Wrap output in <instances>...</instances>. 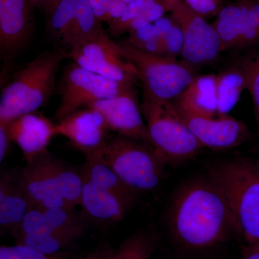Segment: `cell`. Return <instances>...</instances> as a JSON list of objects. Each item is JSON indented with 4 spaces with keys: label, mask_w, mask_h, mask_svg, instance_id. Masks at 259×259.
<instances>
[{
    "label": "cell",
    "mask_w": 259,
    "mask_h": 259,
    "mask_svg": "<svg viewBox=\"0 0 259 259\" xmlns=\"http://www.w3.org/2000/svg\"><path fill=\"white\" fill-rule=\"evenodd\" d=\"M167 222L174 242L191 253L213 249L237 236L226 199L209 177L181 187L172 200Z\"/></svg>",
    "instance_id": "obj_1"
},
{
    "label": "cell",
    "mask_w": 259,
    "mask_h": 259,
    "mask_svg": "<svg viewBox=\"0 0 259 259\" xmlns=\"http://www.w3.org/2000/svg\"><path fill=\"white\" fill-rule=\"evenodd\" d=\"M55 129L56 135L64 136L85 156L96 152L110 139L105 117L92 107H83L57 121Z\"/></svg>",
    "instance_id": "obj_13"
},
{
    "label": "cell",
    "mask_w": 259,
    "mask_h": 259,
    "mask_svg": "<svg viewBox=\"0 0 259 259\" xmlns=\"http://www.w3.org/2000/svg\"><path fill=\"white\" fill-rule=\"evenodd\" d=\"M11 142L8 124L0 123V161L5 159Z\"/></svg>",
    "instance_id": "obj_33"
},
{
    "label": "cell",
    "mask_w": 259,
    "mask_h": 259,
    "mask_svg": "<svg viewBox=\"0 0 259 259\" xmlns=\"http://www.w3.org/2000/svg\"><path fill=\"white\" fill-rule=\"evenodd\" d=\"M165 2V3H168V2L172 1V0H163Z\"/></svg>",
    "instance_id": "obj_38"
},
{
    "label": "cell",
    "mask_w": 259,
    "mask_h": 259,
    "mask_svg": "<svg viewBox=\"0 0 259 259\" xmlns=\"http://www.w3.org/2000/svg\"><path fill=\"white\" fill-rule=\"evenodd\" d=\"M161 39L166 56L175 58L182 54L184 47L183 34L175 19L171 26L163 33Z\"/></svg>",
    "instance_id": "obj_30"
},
{
    "label": "cell",
    "mask_w": 259,
    "mask_h": 259,
    "mask_svg": "<svg viewBox=\"0 0 259 259\" xmlns=\"http://www.w3.org/2000/svg\"><path fill=\"white\" fill-rule=\"evenodd\" d=\"M141 109L151 145L166 164L189 161L203 149L172 102L144 97Z\"/></svg>",
    "instance_id": "obj_5"
},
{
    "label": "cell",
    "mask_w": 259,
    "mask_h": 259,
    "mask_svg": "<svg viewBox=\"0 0 259 259\" xmlns=\"http://www.w3.org/2000/svg\"><path fill=\"white\" fill-rule=\"evenodd\" d=\"M246 62L248 70L247 90L253 100L257 135L259 137V54L255 57L247 59Z\"/></svg>",
    "instance_id": "obj_28"
},
{
    "label": "cell",
    "mask_w": 259,
    "mask_h": 259,
    "mask_svg": "<svg viewBox=\"0 0 259 259\" xmlns=\"http://www.w3.org/2000/svg\"><path fill=\"white\" fill-rule=\"evenodd\" d=\"M82 235L77 233H59L51 231L24 235L17 238L19 243H23L47 255H56L66 252Z\"/></svg>",
    "instance_id": "obj_25"
},
{
    "label": "cell",
    "mask_w": 259,
    "mask_h": 259,
    "mask_svg": "<svg viewBox=\"0 0 259 259\" xmlns=\"http://www.w3.org/2000/svg\"><path fill=\"white\" fill-rule=\"evenodd\" d=\"M60 0H30L32 6L44 10L49 16Z\"/></svg>",
    "instance_id": "obj_34"
},
{
    "label": "cell",
    "mask_w": 259,
    "mask_h": 259,
    "mask_svg": "<svg viewBox=\"0 0 259 259\" xmlns=\"http://www.w3.org/2000/svg\"><path fill=\"white\" fill-rule=\"evenodd\" d=\"M168 11L163 0H147L143 9L130 25L128 32L142 28L164 16Z\"/></svg>",
    "instance_id": "obj_27"
},
{
    "label": "cell",
    "mask_w": 259,
    "mask_h": 259,
    "mask_svg": "<svg viewBox=\"0 0 259 259\" xmlns=\"http://www.w3.org/2000/svg\"><path fill=\"white\" fill-rule=\"evenodd\" d=\"M47 151L27 162L19 173L20 183L35 206L42 208L71 207L61 195L47 162Z\"/></svg>",
    "instance_id": "obj_15"
},
{
    "label": "cell",
    "mask_w": 259,
    "mask_h": 259,
    "mask_svg": "<svg viewBox=\"0 0 259 259\" xmlns=\"http://www.w3.org/2000/svg\"><path fill=\"white\" fill-rule=\"evenodd\" d=\"M33 8L30 0H0V53L7 66L30 41Z\"/></svg>",
    "instance_id": "obj_11"
},
{
    "label": "cell",
    "mask_w": 259,
    "mask_h": 259,
    "mask_svg": "<svg viewBox=\"0 0 259 259\" xmlns=\"http://www.w3.org/2000/svg\"><path fill=\"white\" fill-rule=\"evenodd\" d=\"M172 103L180 115L217 117V75H197Z\"/></svg>",
    "instance_id": "obj_17"
},
{
    "label": "cell",
    "mask_w": 259,
    "mask_h": 259,
    "mask_svg": "<svg viewBox=\"0 0 259 259\" xmlns=\"http://www.w3.org/2000/svg\"><path fill=\"white\" fill-rule=\"evenodd\" d=\"M88 0H76L74 15L61 42L69 49L105 32Z\"/></svg>",
    "instance_id": "obj_21"
},
{
    "label": "cell",
    "mask_w": 259,
    "mask_h": 259,
    "mask_svg": "<svg viewBox=\"0 0 259 259\" xmlns=\"http://www.w3.org/2000/svg\"><path fill=\"white\" fill-rule=\"evenodd\" d=\"M100 255H101V250L91 253V254L89 255L85 259H100Z\"/></svg>",
    "instance_id": "obj_36"
},
{
    "label": "cell",
    "mask_w": 259,
    "mask_h": 259,
    "mask_svg": "<svg viewBox=\"0 0 259 259\" xmlns=\"http://www.w3.org/2000/svg\"><path fill=\"white\" fill-rule=\"evenodd\" d=\"M241 259H259V242L245 245Z\"/></svg>",
    "instance_id": "obj_35"
},
{
    "label": "cell",
    "mask_w": 259,
    "mask_h": 259,
    "mask_svg": "<svg viewBox=\"0 0 259 259\" xmlns=\"http://www.w3.org/2000/svg\"><path fill=\"white\" fill-rule=\"evenodd\" d=\"M88 107L98 110L105 117L110 131L118 136L152 146L135 90L112 98L99 100Z\"/></svg>",
    "instance_id": "obj_12"
},
{
    "label": "cell",
    "mask_w": 259,
    "mask_h": 259,
    "mask_svg": "<svg viewBox=\"0 0 259 259\" xmlns=\"http://www.w3.org/2000/svg\"><path fill=\"white\" fill-rule=\"evenodd\" d=\"M257 150H258V153H259V143H258V148H257Z\"/></svg>",
    "instance_id": "obj_39"
},
{
    "label": "cell",
    "mask_w": 259,
    "mask_h": 259,
    "mask_svg": "<svg viewBox=\"0 0 259 259\" xmlns=\"http://www.w3.org/2000/svg\"><path fill=\"white\" fill-rule=\"evenodd\" d=\"M68 57L64 49L44 51L15 73L2 91L0 123H10L44 107L55 90L61 62Z\"/></svg>",
    "instance_id": "obj_2"
},
{
    "label": "cell",
    "mask_w": 259,
    "mask_h": 259,
    "mask_svg": "<svg viewBox=\"0 0 259 259\" xmlns=\"http://www.w3.org/2000/svg\"><path fill=\"white\" fill-rule=\"evenodd\" d=\"M134 90V86L119 82L91 72L72 63L66 66L58 87L60 102L55 112L59 121L94 102L118 96Z\"/></svg>",
    "instance_id": "obj_7"
},
{
    "label": "cell",
    "mask_w": 259,
    "mask_h": 259,
    "mask_svg": "<svg viewBox=\"0 0 259 259\" xmlns=\"http://www.w3.org/2000/svg\"><path fill=\"white\" fill-rule=\"evenodd\" d=\"M66 252L56 255H47L23 243L1 245L0 259H66Z\"/></svg>",
    "instance_id": "obj_26"
},
{
    "label": "cell",
    "mask_w": 259,
    "mask_h": 259,
    "mask_svg": "<svg viewBox=\"0 0 259 259\" xmlns=\"http://www.w3.org/2000/svg\"><path fill=\"white\" fill-rule=\"evenodd\" d=\"M181 116L204 148L216 151L229 150L250 138L248 127L229 115L214 117Z\"/></svg>",
    "instance_id": "obj_14"
},
{
    "label": "cell",
    "mask_w": 259,
    "mask_h": 259,
    "mask_svg": "<svg viewBox=\"0 0 259 259\" xmlns=\"http://www.w3.org/2000/svg\"><path fill=\"white\" fill-rule=\"evenodd\" d=\"M94 13L101 23H109V9L111 0H88Z\"/></svg>",
    "instance_id": "obj_32"
},
{
    "label": "cell",
    "mask_w": 259,
    "mask_h": 259,
    "mask_svg": "<svg viewBox=\"0 0 259 259\" xmlns=\"http://www.w3.org/2000/svg\"><path fill=\"white\" fill-rule=\"evenodd\" d=\"M223 51L259 42V3L238 2L221 8L214 25Z\"/></svg>",
    "instance_id": "obj_10"
},
{
    "label": "cell",
    "mask_w": 259,
    "mask_h": 259,
    "mask_svg": "<svg viewBox=\"0 0 259 259\" xmlns=\"http://www.w3.org/2000/svg\"><path fill=\"white\" fill-rule=\"evenodd\" d=\"M47 162L61 195L71 207L79 205L83 186L81 171L65 164L49 151Z\"/></svg>",
    "instance_id": "obj_22"
},
{
    "label": "cell",
    "mask_w": 259,
    "mask_h": 259,
    "mask_svg": "<svg viewBox=\"0 0 259 259\" xmlns=\"http://www.w3.org/2000/svg\"><path fill=\"white\" fill-rule=\"evenodd\" d=\"M208 177L224 195L245 245L259 242V168L244 158L215 163Z\"/></svg>",
    "instance_id": "obj_3"
},
{
    "label": "cell",
    "mask_w": 259,
    "mask_h": 259,
    "mask_svg": "<svg viewBox=\"0 0 259 259\" xmlns=\"http://www.w3.org/2000/svg\"><path fill=\"white\" fill-rule=\"evenodd\" d=\"M69 57L83 69L119 82L134 86L139 72L122 54L106 32L88 39L69 49Z\"/></svg>",
    "instance_id": "obj_8"
},
{
    "label": "cell",
    "mask_w": 259,
    "mask_h": 259,
    "mask_svg": "<svg viewBox=\"0 0 259 259\" xmlns=\"http://www.w3.org/2000/svg\"><path fill=\"white\" fill-rule=\"evenodd\" d=\"M135 199L103 190L83 180L79 205L90 217L102 222H118L128 212Z\"/></svg>",
    "instance_id": "obj_18"
},
{
    "label": "cell",
    "mask_w": 259,
    "mask_h": 259,
    "mask_svg": "<svg viewBox=\"0 0 259 259\" xmlns=\"http://www.w3.org/2000/svg\"><path fill=\"white\" fill-rule=\"evenodd\" d=\"M88 156L110 166L136 193L156 190L163 178L166 163L154 148L124 136L109 139L98 151Z\"/></svg>",
    "instance_id": "obj_4"
},
{
    "label": "cell",
    "mask_w": 259,
    "mask_h": 259,
    "mask_svg": "<svg viewBox=\"0 0 259 259\" xmlns=\"http://www.w3.org/2000/svg\"><path fill=\"white\" fill-rule=\"evenodd\" d=\"M81 171L83 180L103 190L136 199L137 193L128 188L110 166L97 158L86 156V161Z\"/></svg>",
    "instance_id": "obj_23"
},
{
    "label": "cell",
    "mask_w": 259,
    "mask_h": 259,
    "mask_svg": "<svg viewBox=\"0 0 259 259\" xmlns=\"http://www.w3.org/2000/svg\"><path fill=\"white\" fill-rule=\"evenodd\" d=\"M194 12L205 17L215 15L221 10L223 0H182Z\"/></svg>",
    "instance_id": "obj_31"
},
{
    "label": "cell",
    "mask_w": 259,
    "mask_h": 259,
    "mask_svg": "<svg viewBox=\"0 0 259 259\" xmlns=\"http://www.w3.org/2000/svg\"><path fill=\"white\" fill-rule=\"evenodd\" d=\"M10 139L21 150L26 162L47 151L56 135L55 123L35 112L20 116L8 123Z\"/></svg>",
    "instance_id": "obj_16"
},
{
    "label": "cell",
    "mask_w": 259,
    "mask_h": 259,
    "mask_svg": "<svg viewBox=\"0 0 259 259\" xmlns=\"http://www.w3.org/2000/svg\"><path fill=\"white\" fill-rule=\"evenodd\" d=\"M247 62L217 75L218 115H228L237 105L243 92L247 90Z\"/></svg>",
    "instance_id": "obj_20"
},
{
    "label": "cell",
    "mask_w": 259,
    "mask_h": 259,
    "mask_svg": "<svg viewBox=\"0 0 259 259\" xmlns=\"http://www.w3.org/2000/svg\"><path fill=\"white\" fill-rule=\"evenodd\" d=\"M20 183L18 175L3 172L0 178V226L13 235L33 207Z\"/></svg>",
    "instance_id": "obj_19"
},
{
    "label": "cell",
    "mask_w": 259,
    "mask_h": 259,
    "mask_svg": "<svg viewBox=\"0 0 259 259\" xmlns=\"http://www.w3.org/2000/svg\"><path fill=\"white\" fill-rule=\"evenodd\" d=\"M146 1L147 0H131L125 15L118 20L109 23L112 35L119 36L125 32H128L130 25L143 9Z\"/></svg>",
    "instance_id": "obj_29"
},
{
    "label": "cell",
    "mask_w": 259,
    "mask_h": 259,
    "mask_svg": "<svg viewBox=\"0 0 259 259\" xmlns=\"http://www.w3.org/2000/svg\"><path fill=\"white\" fill-rule=\"evenodd\" d=\"M157 244L153 232H137L116 249L102 250L100 259H151Z\"/></svg>",
    "instance_id": "obj_24"
},
{
    "label": "cell",
    "mask_w": 259,
    "mask_h": 259,
    "mask_svg": "<svg viewBox=\"0 0 259 259\" xmlns=\"http://www.w3.org/2000/svg\"><path fill=\"white\" fill-rule=\"evenodd\" d=\"M119 44L124 58L139 72L144 87V97L172 102L197 76L194 66L185 61L150 54L127 41Z\"/></svg>",
    "instance_id": "obj_6"
},
{
    "label": "cell",
    "mask_w": 259,
    "mask_h": 259,
    "mask_svg": "<svg viewBox=\"0 0 259 259\" xmlns=\"http://www.w3.org/2000/svg\"><path fill=\"white\" fill-rule=\"evenodd\" d=\"M167 10L180 25L183 34L184 47L181 56L192 66L215 60L223 52L222 44L214 25L191 9L182 0L166 3Z\"/></svg>",
    "instance_id": "obj_9"
},
{
    "label": "cell",
    "mask_w": 259,
    "mask_h": 259,
    "mask_svg": "<svg viewBox=\"0 0 259 259\" xmlns=\"http://www.w3.org/2000/svg\"><path fill=\"white\" fill-rule=\"evenodd\" d=\"M255 163H256L257 166H258V168H259V159L256 160V161H255Z\"/></svg>",
    "instance_id": "obj_37"
}]
</instances>
